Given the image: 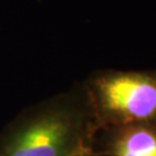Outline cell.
I'll use <instances>...</instances> for the list:
<instances>
[{
  "label": "cell",
  "instance_id": "obj_1",
  "mask_svg": "<svg viewBox=\"0 0 156 156\" xmlns=\"http://www.w3.org/2000/svg\"><path fill=\"white\" fill-rule=\"evenodd\" d=\"M86 103L64 97L26 108L0 132V156H72L82 151Z\"/></svg>",
  "mask_w": 156,
  "mask_h": 156
},
{
  "label": "cell",
  "instance_id": "obj_2",
  "mask_svg": "<svg viewBox=\"0 0 156 156\" xmlns=\"http://www.w3.org/2000/svg\"><path fill=\"white\" fill-rule=\"evenodd\" d=\"M89 98L102 116L122 123L156 117V78L140 73H108L94 79Z\"/></svg>",
  "mask_w": 156,
  "mask_h": 156
},
{
  "label": "cell",
  "instance_id": "obj_3",
  "mask_svg": "<svg viewBox=\"0 0 156 156\" xmlns=\"http://www.w3.org/2000/svg\"><path fill=\"white\" fill-rule=\"evenodd\" d=\"M115 156H156V133L145 127L131 128L113 146Z\"/></svg>",
  "mask_w": 156,
  "mask_h": 156
},
{
  "label": "cell",
  "instance_id": "obj_4",
  "mask_svg": "<svg viewBox=\"0 0 156 156\" xmlns=\"http://www.w3.org/2000/svg\"><path fill=\"white\" fill-rule=\"evenodd\" d=\"M72 156H86V154L83 153V149H82V151H78V153H75V154H73Z\"/></svg>",
  "mask_w": 156,
  "mask_h": 156
}]
</instances>
